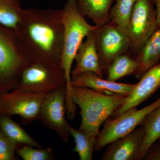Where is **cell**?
<instances>
[{
    "instance_id": "1",
    "label": "cell",
    "mask_w": 160,
    "mask_h": 160,
    "mask_svg": "<svg viewBox=\"0 0 160 160\" xmlns=\"http://www.w3.org/2000/svg\"><path fill=\"white\" fill-rule=\"evenodd\" d=\"M14 30L32 62L60 65L64 43L62 9H22Z\"/></svg>"
},
{
    "instance_id": "2",
    "label": "cell",
    "mask_w": 160,
    "mask_h": 160,
    "mask_svg": "<svg viewBox=\"0 0 160 160\" xmlns=\"http://www.w3.org/2000/svg\"><path fill=\"white\" fill-rule=\"evenodd\" d=\"M126 97L87 87L72 86V100L81 110L82 122L79 129L95 142L100 127L118 109Z\"/></svg>"
},
{
    "instance_id": "3",
    "label": "cell",
    "mask_w": 160,
    "mask_h": 160,
    "mask_svg": "<svg viewBox=\"0 0 160 160\" xmlns=\"http://www.w3.org/2000/svg\"><path fill=\"white\" fill-rule=\"evenodd\" d=\"M64 43L60 66L65 72L66 80V105L68 108L74 106L72 100L71 72L75 57L84 38L94 31L97 26L90 25L86 16L80 11L76 0H67L62 9Z\"/></svg>"
},
{
    "instance_id": "4",
    "label": "cell",
    "mask_w": 160,
    "mask_h": 160,
    "mask_svg": "<svg viewBox=\"0 0 160 160\" xmlns=\"http://www.w3.org/2000/svg\"><path fill=\"white\" fill-rule=\"evenodd\" d=\"M32 62L14 29L0 24V92L15 89Z\"/></svg>"
},
{
    "instance_id": "5",
    "label": "cell",
    "mask_w": 160,
    "mask_h": 160,
    "mask_svg": "<svg viewBox=\"0 0 160 160\" xmlns=\"http://www.w3.org/2000/svg\"><path fill=\"white\" fill-rule=\"evenodd\" d=\"M65 85V72L60 65L32 62L23 72L15 89L50 94Z\"/></svg>"
},
{
    "instance_id": "6",
    "label": "cell",
    "mask_w": 160,
    "mask_h": 160,
    "mask_svg": "<svg viewBox=\"0 0 160 160\" xmlns=\"http://www.w3.org/2000/svg\"><path fill=\"white\" fill-rule=\"evenodd\" d=\"M159 106L160 97L142 109L132 108L115 118L106 120L96 139L94 150L99 151L109 143L130 133L141 125L150 112Z\"/></svg>"
},
{
    "instance_id": "7",
    "label": "cell",
    "mask_w": 160,
    "mask_h": 160,
    "mask_svg": "<svg viewBox=\"0 0 160 160\" xmlns=\"http://www.w3.org/2000/svg\"><path fill=\"white\" fill-rule=\"evenodd\" d=\"M97 26L94 32L95 42L104 72L117 58L128 52L130 43L126 31L110 21Z\"/></svg>"
},
{
    "instance_id": "8",
    "label": "cell",
    "mask_w": 160,
    "mask_h": 160,
    "mask_svg": "<svg viewBox=\"0 0 160 160\" xmlns=\"http://www.w3.org/2000/svg\"><path fill=\"white\" fill-rule=\"evenodd\" d=\"M49 94L15 89L0 92V114L10 117L18 115L23 124H29L38 119L41 106Z\"/></svg>"
},
{
    "instance_id": "9",
    "label": "cell",
    "mask_w": 160,
    "mask_h": 160,
    "mask_svg": "<svg viewBox=\"0 0 160 160\" xmlns=\"http://www.w3.org/2000/svg\"><path fill=\"white\" fill-rule=\"evenodd\" d=\"M154 5L152 0H137L126 26L130 49L135 54L157 29Z\"/></svg>"
},
{
    "instance_id": "10",
    "label": "cell",
    "mask_w": 160,
    "mask_h": 160,
    "mask_svg": "<svg viewBox=\"0 0 160 160\" xmlns=\"http://www.w3.org/2000/svg\"><path fill=\"white\" fill-rule=\"evenodd\" d=\"M66 94L65 85L48 95L41 106L38 118L45 127L57 132L66 142L70 135L69 124L65 117Z\"/></svg>"
},
{
    "instance_id": "11",
    "label": "cell",
    "mask_w": 160,
    "mask_h": 160,
    "mask_svg": "<svg viewBox=\"0 0 160 160\" xmlns=\"http://www.w3.org/2000/svg\"><path fill=\"white\" fill-rule=\"evenodd\" d=\"M140 79L131 93L126 97L121 106L111 116V119L137 107L160 88V63L146 72Z\"/></svg>"
},
{
    "instance_id": "12",
    "label": "cell",
    "mask_w": 160,
    "mask_h": 160,
    "mask_svg": "<svg viewBox=\"0 0 160 160\" xmlns=\"http://www.w3.org/2000/svg\"><path fill=\"white\" fill-rule=\"evenodd\" d=\"M145 127L140 125L124 137L108 144L103 160H138L145 136Z\"/></svg>"
},
{
    "instance_id": "13",
    "label": "cell",
    "mask_w": 160,
    "mask_h": 160,
    "mask_svg": "<svg viewBox=\"0 0 160 160\" xmlns=\"http://www.w3.org/2000/svg\"><path fill=\"white\" fill-rule=\"evenodd\" d=\"M94 32L89 33L80 45L75 57L76 65L72 70V79L86 72H94L104 78V72L98 56L95 42Z\"/></svg>"
},
{
    "instance_id": "14",
    "label": "cell",
    "mask_w": 160,
    "mask_h": 160,
    "mask_svg": "<svg viewBox=\"0 0 160 160\" xmlns=\"http://www.w3.org/2000/svg\"><path fill=\"white\" fill-rule=\"evenodd\" d=\"M72 86L87 87L107 93L129 95L135 84L117 83L104 79L92 72H86L72 79Z\"/></svg>"
},
{
    "instance_id": "15",
    "label": "cell",
    "mask_w": 160,
    "mask_h": 160,
    "mask_svg": "<svg viewBox=\"0 0 160 160\" xmlns=\"http://www.w3.org/2000/svg\"><path fill=\"white\" fill-rule=\"evenodd\" d=\"M135 55L138 67L135 77L140 79L160 60V28L153 32Z\"/></svg>"
},
{
    "instance_id": "16",
    "label": "cell",
    "mask_w": 160,
    "mask_h": 160,
    "mask_svg": "<svg viewBox=\"0 0 160 160\" xmlns=\"http://www.w3.org/2000/svg\"><path fill=\"white\" fill-rule=\"evenodd\" d=\"M114 0H76L80 11L90 18L95 26L110 22L109 12Z\"/></svg>"
},
{
    "instance_id": "17",
    "label": "cell",
    "mask_w": 160,
    "mask_h": 160,
    "mask_svg": "<svg viewBox=\"0 0 160 160\" xmlns=\"http://www.w3.org/2000/svg\"><path fill=\"white\" fill-rule=\"evenodd\" d=\"M0 129L4 134L18 145H27L36 148H42L18 123L12 119L10 116L0 114Z\"/></svg>"
},
{
    "instance_id": "18",
    "label": "cell",
    "mask_w": 160,
    "mask_h": 160,
    "mask_svg": "<svg viewBox=\"0 0 160 160\" xmlns=\"http://www.w3.org/2000/svg\"><path fill=\"white\" fill-rule=\"evenodd\" d=\"M141 125L145 127L146 132L138 160L144 159L149 147L160 138V106L150 112Z\"/></svg>"
},
{
    "instance_id": "19",
    "label": "cell",
    "mask_w": 160,
    "mask_h": 160,
    "mask_svg": "<svg viewBox=\"0 0 160 160\" xmlns=\"http://www.w3.org/2000/svg\"><path fill=\"white\" fill-rule=\"evenodd\" d=\"M138 63L135 58L127 53L117 58L107 68L108 81L116 82L122 78L133 74L138 69Z\"/></svg>"
},
{
    "instance_id": "20",
    "label": "cell",
    "mask_w": 160,
    "mask_h": 160,
    "mask_svg": "<svg viewBox=\"0 0 160 160\" xmlns=\"http://www.w3.org/2000/svg\"><path fill=\"white\" fill-rule=\"evenodd\" d=\"M137 0H116L109 12V20L126 31L132 10Z\"/></svg>"
},
{
    "instance_id": "21",
    "label": "cell",
    "mask_w": 160,
    "mask_h": 160,
    "mask_svg": "<svg viewBox=\"0 0 160 160\" xmlns=\"http://www.w3.org/2000/svg\"><path fill=\"white\" fill-rule=\"evenodd\" d=\"M69 134L74 138L75 146L73 151L77 152L81 160H92L95 143L81 129L68 126Z\"/></svg>"
},
{
    "instance_id": "22",
    "label": "cell",
    "mask_w": 160,
    "mask_h": 160,
    "mask_svg": "<svg viewBox=\"0 0 160 160\" xmlns=\"http://www.w3.org/2000/svg\"><path fill=\"white\" fill-rule=\"evenodd\" d=\"M22 9L20 0H0V24L15 29Z\"/></svg>"
},
{
    "instance_id": "23",
    "label": "cell",
    "mask_w": 160,
    "mask_h": 160,
    "mask_svg": "<svg viewBox=\"0 0 160 160\" xmlns=\"http://www.w3.org/2000/svg\"><path fill=\"white\" fill-rule=\"evenodd\" d=\"M19 145L17 154L23 160H52L54 156L50 148H34L27 145Z\"/></svg>"
},
{
    "instance_id": "24",
    "label": "cell",
    "mask_w": 160,
    "mask_h": 160,
    "mask_svg": "<svg viewBox=\"0 0 160 160\" xmlns=\"http://www.w3.org/2000/svg\"><path fill=\"white\" fill-rule=\"evenodd\" d=\"M19 146L7 138L0 129V160H16V153Z\"/></svg>"
},
{
    "instance_id": "25",
    "label": "cell",
    "mask_w": 160,
    "mask_h": 160,
    "mask_svg": "<svg viewBox=\"0 0 160 160\" xmlns=\"http://www.w3.org/2000/svg\"><path fill=\"white\" fill-rule=\"evenodd\" d=\"M143 160H160V138L149 147Z\"/></svg>"
},
{
    "instance_id": "26",
    "label": "cell",
    "mask_w": 160,
    "mask_h": 160,
    "mask_svg": "<svg viewBox=\"0 0 160 160\" xmlns=\"http://www.w3.org/2000/svg\"><path fill=\"white\" fill-rule=\"evenodd\" d=\"M155 5L156 6V25L157 29L160 28V0H156Z\"/></svg>"
},
{
    "instance_id": "27",
    "label": "cell",
    "mask_w": 160,
    "mask_h": 160,
    "mask_svg": "<svg viewBox=\"0 0 160 160\" xmlns=\"http://www.w3.org/2000/svg\"><path fill=\"white\" fill-rule=\"evenodd\" d=\"M152 2H154V3L155 4V2H156V0H152Z\"/></svg>"
}]
</instances>
